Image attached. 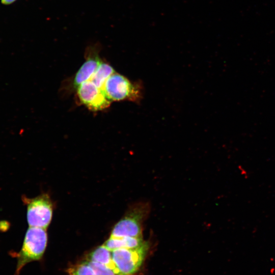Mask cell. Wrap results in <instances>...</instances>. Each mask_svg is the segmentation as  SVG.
I'll return each mask as SVG.
<instances>
[{
    "instance_id": "5b68a950",
    "label": "cell",
    "mask_w": 275,
    "mask_h": 275,
    "mask_svg": "<svg viewBox=\"0 0 275 275\" xmlns=\"http://www.w3.org/2000/svg\"><path fill=\"white\" fill-rule=\"evenodd\" d=\"M26 201L29 227L46 229L52 215V204L48 196L43 194Z\"/></svg>"
},
{
    "instance_id": "52a82bcc",
    "label": "cell",
    "mask_w": 275,
    "mask_h": 275,
    "mask_svg": "<svg viewBox=\"0 0 275 275\" xmlns=\"http://www.w3.org/2000/svg\"><path fill=\"white\" fill-rule=\"evenodd\" d=\"M86 61L76 72L73 80V86L77 88L82 83L89 80L101 62L96 47L90 46L87 49Z\"/></svg>"
},
{
    "instance_id": "3957f363",
    "label": "cell",
    "mask_w": 275,
    "mask_h": 275,
    "mask_svg": "<svg viewBox=\"0 0 275 275\" xmlns=\"http://www.w3.org/2000/svg\"><path fill=\"white\" fill-rule=\"evenodd\" d=\"M103 91L111 101L127 100L140 103L144 95L141 82L132 81L116 72L106 80Z\"/></svg>"
},
{
    "instance_id": "ba28073f",
    "label": "cell",
    "mask_w": 275,
    "mask_h": 275,
    "mask_svg": "<svg viewBox=\"0 0 275 275\" xmlns=\"http://www.w3.org/2000/svg\"><path fill=\"white\" fill-rule=\"evenodd\" d=\"M144 241L142 237H111L104 243L108 249L112 251L119 249H131L141 245Z\"/></svg>"
},
{
    "instance_id": "4fadbf2b",
    "label": "cell",
    "mask_w": 275,
    "mask_h": 275,
    "mask_svg": "<svg viewBox=\"0 0 275 275\" xmlns=\"http://www.w3.org/2000/svg\"><path fill=\"white\" fill-rule=\"evenodd\" d=\"M16 0H1V3L4 5H10L13 3Z\"/></svg>"
},
{
    "instance_id": "8fae6325",
    "label": "cell",
    "mask_w": 275,
    "mask_h": 275,
    "mask_svg": "<svg viewBox=\"0 0 275 275\" xmlns=\"http://www.w3.org/2000/svg\"><path fill=\"white\" fill-rule=\"evenodd\" d=\"M67 272L69 275H95L94 270L87 260L71 266L68 268Z\"/></svg>"
},
{
    "instance_id": "5bb4252c",
    "label": "cell",
    "mask_w": 275,
    "mask_h": 275,
    "mask_svg": "<svg viewBox=\"0 0 275 275\" xmlns=\"http://www.w3.org/2000/svg\"><path fill=\"white\" fill-rule=\"evenodd\" d=\"M273 95H274V98H275V90H274V91Z\"/></svg>"
},
{
    "instance_id": "9c48e42d",
    "label": "cell",
    "mask_w": 275,
    "mask_h": 275,
    "mask_svg": "<svg viewBox=\"0 0 275 275\" xmlns=\"http://www.w3.org/2000/svg\"><path fill=\"white\" fill-rule=\"evenodd\" d=\"M87 260L105 265L114 269L117 272L112 261V251L103 244L92 251L88 255Z\"/></svg>"
},
{
    "instance_id": "6da1fadb",
    "label": "cell",
    "mask_w": 275,
    "mask_h": 275,
    "mask_svg": "<svg viewBox=\"0 0 275 275\" xmlns=\"http://www.w3.org/2000/svg\"><path fill=\"white\" fill-rule=\"evenodd\" d=\"M47 243L46 229L29 227L26 232L22 247L16 256L15 275H19L25 265L41 259Z\"/></svg>"
},
{
    "instance_id": "7c38bea8",
    "label": "cell",
    "mask_w": 275,
    "mask_h": 275,
    "mask_svg": "<svg viewBox=\"0 0 275 275\" xmlns=\"http://www.w3.org/2000/svg\"><path fill=\"white\" fill-rule=\"evenodd\" d=\"M87 261L94 270L95 275H118L114 269L109 266L99 263Z\"/></svg>"
},
{
    "instance_id": "30bf717a",
    "label": "cell",
    "mask_w": 275,
    "mask_h": 275,
    "mask_svg": "<svg viewBox=\"0 0 275 275\" xmlns=\"http://www.w3.org/2000/svg\"><path fill=\"white\" fill-rule=\"evenodd\" d=\"M115 72V70L110 65L101 61L89 80H91L98 88L103 90L106 80Z\"/></svg>"
},
{
    "instance_id": "8992f818",
    "label": "cell",
    "mask_w": 275,
    "mask_h": 275,
    "mask_svg": "<svg viewBox=\"0 0 275 275\" xmlns=\"http://www.w3.org/2000/svg\"><path fill=\"white\" fill-rule=\"evenodd\" d=\"M76 89L80 101L91 110L104 109L111 104V101L103 90L98 88L90 80L82 83Z\"/></svg>"
},
{
    "instance_id": "7a4b0ae2",
    "label": "cell",
    "mask_w": 275,
    "mask_h": 275,
    "mask_svg": "<svg viewBox=\"0 0 275 275\" xmlns=\"http://www.w3.org/2000/svg\"><path fill=\"white\" fill-rule=\"evenodd\" d=\"M150 211V206L147 202L133 205L113 227L111 237H143V224Z\"/></svg>"
},
{
    "instance_id": "277c9868",
    "label": "cell",
    "mask_w": 275,
    "mask_h": 275,
    "mask_svg": "<svg viewBox=\"0 0 275 275\" xmlns=\"http://www.w3.org/2000/svg\"><path fill=\"white\" fill-rule=\"evenodd\" d=\"M149 248L147 241L140 246L112 251V261L119 275H133L142 265Z\"/></svg>"
}]
</instances>
